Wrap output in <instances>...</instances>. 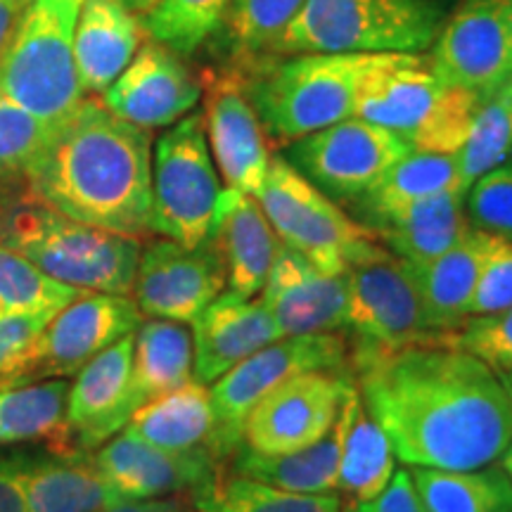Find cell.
Wrapping results in <instances>:
<instances>
[{
    "label": "cell",
    "mask_w": 512,
    "mask_h": 512,
    "mask_svg": "<svg viewBox=\"0 0 512 512\" xmlns=\"http://www.w3.org/2000/svg\"><path fill=\"white\" fill-rule=\"evenodd\" d=\"M349 363L370 418L406 467L477 470L508 451L512 396L501 375L448 339L358 344Z\"/></svg>",
    "instance_id": "1"
},
{
    "label": "cell",
    "mask_w": 512,
    "mask_h": 512,
    "mask_svg": "<svg viewBox=\"0 0 512 512\" xmlns=\"http://www.w3.org/2000/svg\"><path fill=\"white\" fill-rule=\"evenodd\" d=\"M150 183V131L86 98L50 128L29 171V192L38 204L131 238L150 233Z\"/></svg>",
    "instance_id": "2"
},
{
    "label": "cell",
    "mask_w": 512,
    "mask_h": 512,
    "mask_svg": "<svg viewBox=\"0 0 512 512\" xmlns=\"http://www.w3.org/2000/svg\"><path fill=\"white\" fill-rule=\"evenodd\" d=\"M0 247L74 290L126 297L143 252L140 238L86 226L36 200L19 202L0 216Z\"/></svg>",
    "instance_id": "3"
},
{
    "label": "cell",
    "mask_w": 512,
    "mask_h": 512,
    "mask_svg": "<svg viewBox=\"0 0 512 512\" xmlns=\"http://www.w3.org/2000/svg\"><path fill=\"white\" fill-rule=\"evenodd\" d=\"M482 100L441 83L420 53H382L363 81L354 117L389 128L413 150L456 155Z\"/></svg>",
    "instance_id": "4"
},
{
    "label": "cell",
    "mask_w": 512,
    "mask_h": 512,
    "mask_svg": "<svg viewBox=\"0 0 512 512\" xmlns=\"http://www.w3.org/2000/svg\"><path fill=\"white\" fill-rule=\"evenodd\" d=\"M382 53L290 55L245 81L247 98L275 143L316 133L356 114L363 81Z\"/></svg>",
    "instance_id": "5"
},
{
    "label": "cell",
    "mask_w": 512,
    "mask_h": 512,
    "mask_svg": "<svg viewBox=\"0 0 512 512\" xmlns=\"http://www.w3.org/2000/svg\"><path fill=\"white\" fill-rule=\"evenodd\" d=\"M446 17L444 0H306L271 53H422Z\"/></svg>",
    "instance_id": "6"
},
{
    "label": "cell",
    "mask_w": 512,
    "mask_h": 512,
    "mask_svg": "<svg viewBox=\"0 0 512 512\" xmlns=\"http://www.w3.org/2000/svg\"><path fill=\"white\" fill-rule=\"evenodd\" d=\"M83 0H31L0 53V95L55 126L81 100L74 29Z\"/></svg>",
    "instance_id": "7"
},
{
    "label": "cell",
    "mask_w": 512,
    "mask_h": 512,
    "mask_svg": "<svg viewBox=\"0 0 512 512\" xmlns=\"http://www.w3.org/2000/svg\"><path fill=\"white\" fill-rule=\"evenodd\" d=\"M254 200L285 247L328 273L344 275L358 261L384 249L363 223L344 214L287 159H271Z\"/></svg>",
    "instance_id": "8"
},
{
    "label": "cell",
    "mask_w": 512,
    "mask_h": 512,
    "mask_svg": "<svg viewBox=\"0 0 512 512\" xmlns=\"http://www.w3.org/2000/svg\"><path fill=\"white\" fill-rule=\"evenodd\" d=\"M202 114H188L159 136L152 150L150 233L185 247L211 240L221 200Z\"/></svg>",
    "instance_id": "9"
},
{
    "label": "cell",
    "mask_w": 512,
    "mask_h": 512,
    "mask_svg": "<svg viewBox=\"0 0 512 512\" xmlns=\"http://www.w3.org/2000/svg\"><path fill=\"white\" fill-rule=\"evenodd\" d=\"M143 320L133 297L126 294H81L0 370V389L72 377L100 351L136 332Z\"/></svg>",
    "instance_id": "10"
},
{
    "label": "cell",
    "mask_w": 512,
    "mask_h": 512,
    "mask_svg": "<svg viewBox=\"0 0 512 512\" xmlns=\"http://www.w3.org/2000/svg\"><path fill=\"white\" fill-rule=\"evenodd\" d=\"M347 339L339 332L280 337L254 351L226 375L209 384L216 413V458H226L242 444L247 415L271 389L311 370H349Z\"/></svg>",
    "instance_id": "11"
},
{
    "label": "cell",
    "mask_w": 512,
    "mask_h": 512,
    "mask_svg": "<svg viewBox=\"0 0 512 512\" xmlns=\"http://www.w3.org/2000/svg\"><path fill=\"white\" fill-rule=\"evenodd\" d=\"M411 150L389 128L349 117L294 140L287 162L328 197L358 200Z\"/></svg>",
    "instance_id": "12"
},
{
    "label": "cell",
    "mask_w": 512,
    "mask_h": 512,
    "mask_svg": "<svg viewBox=\"0 0 512 512\" xmlns=\"http://www.w3.org/2000/svg\"><path fill=\"white\" fill-rule=\"evenodd\" d=\"M344 280L347 328L356 332L358 344L399 349L448 339L432 332L411 268L387 249L351 266Z\"/></svg>",
    "instance_id": "13"
},
{
    "label": "cell",
    "mask_w": 512,
    "mask_h": 512,
    "mask_svg": "<svg viewBox=\"0 0 512 512\" xmlns=\"http://www.w3.org/2000/svg\"><path fill=\"white\" fill-rule=\"evenodd\" d=\"M351 380L347 370H311L278 384L249 411L242 446L283 456L316 444L335 427Z\"/></svg>",
    "instance_id": "14"
},
{
    "label": "cell",
    "mask_w": 512,
    "mask_h": 512,
    "mask_svg": "<svg viewBox=\"0 0 512 512\" xmlns=\"http://www.w3.org/2000/svg\"><path fill=\"white\" fill-rule=\"evenodd\" d=\"M425 57L441 83L489 98L512 76L503 0H460Z\"/></svg>",
    "instance_id": "15"
},
{
    "label": "cell",
    "mask_w": 512,
    "mask_h": 512,
    "mask_svg": "<svg viewBox=\"0 0 512 512\" xmlns=\"http://www.w3.org/2000/svg\"><path fill=\"white\" fill-rule=\"evenodd\" d=\"M226 287V268L214 240L185 247L162 238L140 252L131 297L145 318L190 325Z\"/></svg>",
    "instance_id": "16"
},
{
    "label": "cell",
    "mask_w": 512,
    "mask_h": 512,
    "mask_svg": "<svg viewBox=\"0 0 512 512\" xmlns=\"http://www.w3.org/2000/svg\"><path fill=\"white\" fill-rule=\"evenodd\" d=\"M200 98L202 83L178 53L150 41L136 50L128 67L102 93V105L128 124L155 131L188 117Z\"/></svg>",
    "instance_id": "17"
},
{
    "label": "cell",
    "mask_w": 512,
    "mask_h": 512,
    "mask_svg": "<svg viewBox=\"0 0 512 512\" xmlns=\"http://www.w3.org/2000/svg\"><path fill=\"white\" fill-rule=\"evenodd\" d=\"M202 119L211 157L226 188L254 197L266 181L273 157L242 76L219 74L207 81Z\"/></svg>",
    "instance_id": "18"
},
{
    "label": "cell",
    "mask_w": 512,
    "mask_h": 512,
    "mask_svg": "<svg viewBox=\"0 0 512 512\" xmlns=\"http://www.w3.org/2000/svg\"><path fill=\"white\" fill-rule=\"evenodd\" d=\"M259 299L283 337L347 328L344 275L323 271L285 245L275 256Z\"/></svg>",
    "instance_id": "19"
},
{
    "label": "cell",
    "mask_w": 512,
    "mask_h": 512,
    "mask_svg": "<svg viewBox=\"0 0 512 512\" xmlns=\"http://www.w3.org/2000/svg\"><path fill=\"white\" fill-rule=\"evenodd\" d=\"M133 339L136 332L121 337L74 375L67 392V411H64V446L95 451L124 430L131 418L128 384H131Z\"/></svg>",
    "instance_id": "20"
},
{
    "label": "cell",
    "mask_w": 512,
    "mask_h": 512,
    "mask_svg": "<svg viewBox=\"0 0 512 512\" xmlns=\"http://www.w3.org/2000/svg\"><path fill=\"white\" fill-rule=\"evenodd\" d=\"M93 460L107 484L126 501L164 498L183 491H197L216 475L211 451L171 453L147 446L119 432L93 451Z\"/></svg>",
    "instance_id": "21"
},
{
    "label": "cell",
    "mask_w": 512,
    "mask_h": 512,
    "mask_svg": "<svg viewBox=\"0 0 512 512\" xmlns=\"http://www.w3.org/2000/svg\"><path fill=\"white\" fill-rule=\"evenodd\" d=\"M190 325L195 380L202 384L216 382L254 351L283 337L259 297L230 290L221 292Z\"/></svg>",
    "instance_id": "22"
},
{
    "label": "cell",
    "mask_w": 512,
    "mask_h": 512,
    "mask_svg": "<svg viewBox=\"0 0 512 512\" xmlns=\"http://www.w3.org/2000/svg\"><path fill=\"white\" fill-rule=\"evenodd\" d=\"M19 470L29 512H105L126 501L102 477L93 451H19Z\"/></svg>",
    "instance_id": "23"
},
{
    "label": "cell",
    "mask_w": 512,
    "mask_h": 512,
    "mask_svg": "<svg viewBox=\"0 0 512 512\" xmlns=\"http://www.w3.org/2000/svg\"><path fill=\"white\" fill-rule=\"evenodd\" d=\"M211 240L226 268L228 290L249 299L259 297L283 247L259 202L240 190L223 188Z\"/></svg>",
    "instance_id": "24"
},
{
    "label": "cell",
    "mask_w": 512,
    "mask_h": 512,
    "mask_svg": "<svg viewBox=\"0 0 512 512\" xmlns=\"http://www.w3.org/2000/svg\"><path fill=\"white\" fill-rule=\"evenodd\" d=\"M489 247V233L477 226L444 254L422 264H408L418 285L427 323L439 337H451L470 318L472 294Z\"/></svg>",
    "instance_id": "25"
},
{
    "label": "cell",
    "mask_w": 512,
    "mask_h": 512,
    "mask_svg": "<svg viewBox=\"0 0 512 512\" xmlns=\"http://www.w3.org/2000/svg\"><path fill=\"white\" fill-rule=\"evenodd\" d=\"M140 46V24L121 0H83L74 57L83 93H105Z\"/></svg>",
    "instance_id": "26"
},
{
    "label": "cell",
    "mask_w": 512,
    "mask_h": 512,
    "mask_svg": "<svg viewBox=\"0 0 512 512\" xmlns=\"http://www.w3.org/2000/svg\"><path fill=\"white\" fill-rule=\"evenodd\" d=\"M470 226L465 195L451 190L368 221L366 228L387 252L406 264H422L456 245Z\"/></svg>",
    "instance_id": "27"
},
{
    "label": "cell",
    "mask_w": 512,
    "mask_h": 512,
    "mask_svg": "<svg viewBox=\"0 0 512 512\" xmlns=\"http://www.w3.org/2000/svg\"><path fill=\"white\" fill-rule=\"evenodd\" d=\"M337 425L339 439H342V444H339L337 494L347 496L351 505L380 496L392 482L396 456L387 434L370 418L354 380L344 394Z\"/></svg>",
    "instance_id": "28"
},
{
    "label": "cell",
    "mask_w": 512,
    "mask_h": 512,
    "mask_svg": "<svg viewBox=\"0 0 512 512\" xmlns=\"http://www.w3.org/2000/svg\"><path fill=\"white\" fill-rule=\"evenodd\" d=\"M121 432L162 451L214 453L216 413L209 384L192 380L155 401H147L128 418Z\"/></svg>",
    "instance_id": "29"
},
{
    "label": "cell",
    "mask_w": 512,
    "mask_h": 512,
    "mask_svg": "<svg viewBox=\"0 0 512 512\" xmlns=\"http://www.w3.org/2000/svg\"><path fill=\"white\" fill-rule=\"evenodd\" d=\"M195 380V349L192 332L185 323L164 318H147L138 325L133 339L131 384H128V408L131 415Z\"/></svg>",
    "instance_id": "30"
},
{
    "label": "cell",
    "mask_w": 512,
    "mask_h": 512,
    "mask_svg": "<svg viewBox=\"0 0 512 512\" xmlns=\"http://www.w3.org/2000/svg\"><path fill=\"white\" fill-rule=\"evenodd\" d=\"M339 425L325 434L316 444L302 451L283 456H264L247 446H238L233 456V472L247 479H256L297 494H332L337 491L339 472Z\"/></svg>",
    "instance_id": "31"
},
{
    "label": "cell",
    "mask_w": 512,
    "mask_h": 512,
    "mask_svg": "<svg viewBox=\"0 0 512 512\" xmlns=\"http://www.w3.org/2000/svg\"><path fill=\"white\" fill-rule=\"evenodd\" d=\"M451 190L463 192L456 155L411 150L366 195L358 197V211L366 223L408 207L413 202Z\"/></svg>",
    "instance_id": "32"
},
{
    "label": "cell",
    "mask_w": 512,
    "mask_h": 512,
    "mask_svg": "<svg viewBox=\"0 0 512 512\" xmlns=\"http://www.w3.org/2000/svg\"><path fill=\"white\" fill-rule=\"evenodd\" d=\"M425 512H512V482L501 465L477 470L408 467Z\"/></svg>",
    "instance_id": "33"
},
{
    "label": "cell",
    "mask_w": 512,
    "mask_h": 512,
    "mask_svg": "<svg viewBox=\"0 0 512 512\" xmlns=\"http://www.w3.org/2000/svg\"><path fill=\"white\" fill-rule=\"evenodd\" d=\"M197 512H342V496L297 494L242 475L216 472L207 484L192 491Z\"/></svg>",
    "instance_id": "34"
},
{
    "label": "cell",
    "mask_w": 512,
    "mask_h": 512,
    "mask_svg": "<svg viewBox=\"0 0 512 512\" xmlns=\"http://www.w3.org/2000/svg\"><path fill=\"white\" fill-rule=\"evenodd\" d=\"M69 384L46 380L0 389V448L64 437Z\"/></svg>",
    "instance_id": "35"
},
{
    "label": "cell",
    "mask_w": 512,
    "mask_h": 512,
    "mask_svg": "<svg viewBox=\"0 0 512 512\" xmlns=\"http://www.w3.org/2000/svg\"><path fill=\"white\" fill-rule=\"evenodd\" d=\"M456 159L465 195L484 174L512 162V95L508 83L482 100Z\"/></svg>",
    "instance_id": "36"
},
{
    "label": "cell",
    "mask_w": 512,
    "mask_h": 512,
    "mask_svg": "<svg viewBox=\"0 0 512 512\" xmlns=\"http://www.w3.org/2000/svg\"><path fill=\"white\" fill-rule=\"evenodd\" d=\"M81 294L86 292L50 278L24 256L0 247V318L55 313Z\"/></svg>",
    "instance_id": "37"
},
{
    "label": "cell",
    "mask_w": 512,
    "mask_h": 512,
    "mask_svg": "<svg viewBox=\"0 0 512 512\" xmlns=\"http://www.w3.org/2000/svg\"><path fill=\"white\" fill-rule=\"evenodd\" d=\"M230 0H159L140 22L152 41L190 55L226 22Z\"/></svg>",
    "instance_id": "38"
},
{
    "label": "cell",
    "mask_w": 512,
    "mask_h": 512,
    "mask_svg": "<svg viewBox=\"0 0 512 512\" xmlns=\"http://www.w3.org/2000/svg\"><path fill=\"white\" fill-rule=\"evenodd\" d=\"M306 0H230L228 29L245 53H268L297 19Z\"/></svg>",
    "instance_id": "39"
},
{
    "label": "cell",
    "mask_w": 512,
    "mask_h": 512,
    "mask_svg": "<svg viewBox=\"0 0 512 512\" xmlns=\"http://www.w3.org/2000/svg\"><path fill=\"white\" fill-rule=\"evenodd\" d=\"M472 226L512 242V162L484 174L465 195Z\"/></svg>",
    "instance_id": "40"
},
{
    "label": "cell",
    "mask_w": 512,
    "mask_h": 512,
    "mask_svg": "<svg viewBox=\"0 0 512 512\" xmlns=\"http://www.w3.org/2000/svg\"><path fill=\"white\" fill-rule=\"evenodd\" d=\"M448 342L477 356L498 375L512 370V309L470 316Z\"/></svg>",
    "instance_id": "41"
},
{
    "label": "cell",
    "mask_w": 512,
    "mask_h": 512,
    "mask_svg": "<svg viewBox=\"0 0 512 512\" xmlns=\"http://www.w3.org/2000/svg\"><path fill=\"white\" fill-rule=\"evenodd\" d=\"M512 309V242L489 233V247L472 294L470 316Z\"/></svg>",
    "instance_id": "42"
},
{
    "label": "cell",
    "mask_w": 512,
    "mask_h": 512,
    "mask_svg": "<svg viewBox=\"0 0 512 512\" xmlns=\"http://www.w3.org/2000/svg\"><path fill=\"white\" fill-rule=\"evenodd\" d=\"M347 512H425L422 508L418 491H415L413 479L406 470H396L392 482L380 496L370 498V501L354 503Z\"/></svg>",
    "instance_id": "43"
},
{
    "label": "cell",
    "mask_w": 512,
    "mask_h": 512,
    "mask_svg": "<svg viewBox=\"0 0 512 512\" xmlns=\"http://www.w3.org/2000/svg\"><path fill=\"white\" fill-rule=\"evenodd\" d=\"M57 313V311H55ZM55 313H34V316H12L0 318V370L15 358L43 325L48 323Z\"/></svg>",
    "instance_id": "44"
},
{
    "label": "cell",
    "mask_w": 512,
    "mask_h": 512,
    "mask_svg": "<svg viewBox=\"0 0 512 512\" xmlns=\"http://www.w3.org/2000/svg\"><path fill=\"white\" fill-rule=\"evenodd\" d=\"M0 512H29L19 470V451L0 453Z\"/></svg>",
    "instance_id": "45"
},
{
    "label": "cell",
    "mask_w": 512,
    "mask_h": 512,
    "mask_svg": "<svg viewBox=\"0 0 512 512\" xmlns=\"http://www.w3.org/2000/svg\"><path fill=\"white\" fill-rule=\"evenodd\" d=\"M105 512H181L176 496L164 498H138V501H121Z\"/></svg>",
    "instance_id": "46"
},
{
    "label": "cell",
    "mask_w": 512,
    "mask_h": 512,
    "mask_svg": "<svg viewBox=\"0 0 512 512\" xmlns=\"http://www.w3.org/2000/svg\"><path fill=\"white\" fill-rule=\"evenodd\" d=\"M24 5L15 0H0V53H3L5 43L10 41L12 31H15L19 17H22Z\"/></svg>",
    "instance_id": "47"
},
{
    "label": "cell",
    "mask_w": 512,
    "mask_h": 512,
    "mask_svg": "<svg viewBox=\"0 0 512 512\" xmlns=\"http://www.w3.org/2000/svg\"><path fill=\"white\" fill-rule=\"evenodd\" d=\"M121 3H124L126 8L133 12V15L145 17L147 12H150L152 8H155V5L159 3V0H121Z\"/></svg>",
    "instance_id": "48"
},
{
    "label": "cell",
    "mask_w": 512,
    "mask_h": 512,
    "mask_svg": "<svg viewBox=\"0 0 512 512\" xmlns=\"http://www.w3.org/2000/svg\"><path fill=\"white\" fill-rule=\"evenodd\" d=\"M501 467H503L505 475H508V477H510V482H512V441H510L508 451H505L503 456H501Z\"/></svg>",
    "instance_id": "49"
},
{
    "label": "cell",
    "mask_w": 512,
    "mask_h": 512,
    "mask_svg": "<svg viewBox=\"0 0 512 512\" xmlns=\"http://www.w3.org/2000/svg\"><path fill=\"white\" fill-rule=\"evenodd\" d=\"M505 15H508V29H510V48H512V0H503Z\"/></svg>",
    "instance_id": "50"
},
{
    "label": "cell",
    "mask_w": 512,
    "mask_h": 512,
    "mask_svg": "<svg viewBox=\"0 0 512 512\" xmlns=\"http://www.w3.org/2000/svg\"><path fill=\"white\" fill-rule=\"evenodd\" d=\"M501 380L505 384V389H508V394L512 396V370L510 373H501Z\"/></svg>",
    "instance_id": "51"
},
{
    "label": "cell",
    "mask_w": 512,
    "mask_h": 512,
    "mask_svg": "<svg viewBox=\"0 0 512 512\" xmlns=\"http://www.w3.org/2000/svg\"><path fill=\"white\" fill-rule=\"evenodd\" d=\"M15 3H19V5H24V8H27V5L31 3V0H15Z\"/></svg>",
    "instance_id": "52"
},
{
    "label": "cell",
    "mask_w": 512,
    "mask_h": 512,
    "mask_svg": "<svg viewBox=\"0 0 512 512\" xmlns=\"http://www.w3.org/2000/svg\"><path fill=\"white\" fill-rule=\"evenodd\" d=\"M505 83H508V88H510V95H512V76H510V79L505 81Z\"/></svg>",
    "instance_id": "53"
}]
</instances>
